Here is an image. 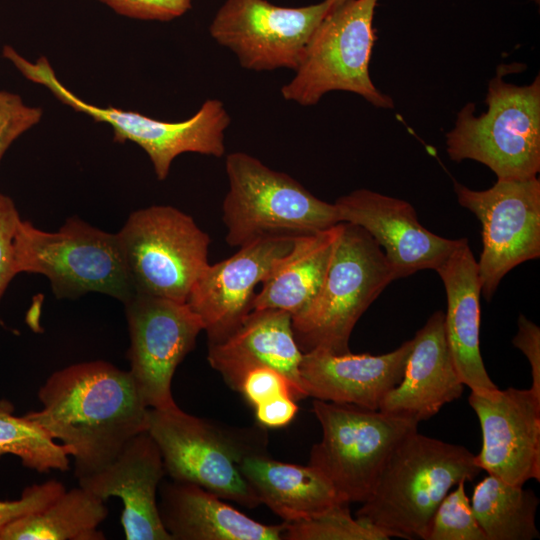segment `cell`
Returning a JSON list of instances; mask_svg holds the SVG:
<instances>
[{
  "mask_svg": "<svg viewBox=\"0 0 540 540\" xmlns=\"http://www.w3.org/2000/svg\"><path fill=\"white\" fill-rule=\"evenodd\" d=\"M42 408L24 416L60 441L79 480L110 462L147 431L149 409L129 371L94 360L51 374L38 391Z\"/></svg>",
  "mask_w": 540,
  "mask_h": 540,
  "instance_id": "cell-1",
  "label": "cell"
},
{
  "mask_svg": "<svg viewBox=\"0 0 540 540\" xmlns=\"http://www.w3.org/2000/svg\"><path fill=\"white\" fill-rule=\"evenodd\" d=\"M481 471L475 455L464 446L416 430L392 450L356 518L389 538L426 540L433 514L445 495Z\"/></svg>",
  "mask_w": 540,
  "mask_h": 540,
  "instance_id": "cell-2",
  "label": "cell"
},
{
  "mask_svg": "<svg viewBox=\"0 0 540 540\" xmlns=\"http://www.w3.org/2000/svg\"><path fill=\"white\" fill-rule=\"evenodd\" d=\"M395 280L377 242L363 228L341 222L330 263L312 302L292 317L302 353L350 352L351 333L372 302Z\"/></svg>",
  "mask_w": 540,
  "mask_h": 540,
  "instance_id": "cell-3",
  "label": "cell"
},
{
  "mask_svg": "<svg viewBox=\"0 0 540 540\" xmlns=\"http://www.w3.org/2000/svg\"><path fill=\"white\" fill-rule=\"evenodd\" d=\"M147 432L172 480L198 485L247 508L261 504L240 463L249 454L266 451L264 427H224L188 414L176 404L149 409Z\"/></svg>",
  "mask_w": 540,
  "mask_h": 540,
  "instance_id": "cell-4",
  "label": "cell"
},
{
  "mask_svg": "<svg viewBox=\"0 0 540 540\" xmlns=\"http://www.w3.org/2000/svg\"><path fill=\"white\" fill-rule=\"evenodd\" d=\"M505 66L488 83L486 112L475 115L474 103L458 112L446 151L453 161L484 164L497 179H527L540 171V77L511 84L503 78Z\"/></svg>",
  "mask_w": 540,
  "mask_h": 540,
  "instance_id": "cell-5",
  "label": "cell"
},
{
  "mask_svg": "<svg viewBox=\"0 0 540 540\" xmlns=\"http://www.w3.org/2000/svg\"><path fill=\"white\" fill-rule=\"evenodd\" d=\"M13 253L16 273L44 275L57 298L97 292L124 304L136 294L116 234L93 227L76 216L55 232L20 220Z\"/></svg>",
  "mask_w": 540,
  "mask_h": 540,
  "instance_id": "cell-6",
  "label": "cell"
},
{
  "mask_svg": "<svg viewBox=\"0 0 540 540\" xmlns=\"http://www.w3.org/2000/svg\"><path fill=\"white\" fill-rule=\"evenodd\" d=\"M228 191L222 203L226 242L241 247L257 239L313 234L341 223L337 209L290 175L244 152L227 155Z\"/></svg>",
  "mask_w": 540,
  "mask_h": 540,
  "instance_id": "cell-7",
  "label": "cell"
},
{
  "mask_svg": "<svg viewBox=\"0 0 540 540\" xmlns=\"http://www.w3.org/2000/svg\"><path fill=\"white\" fill-rule=\"evenodd\" d=\"M2 55L26 79L46 87L65 105L110 125L116 142L130 141L141 147L160 181L167 178L172 162L180 154L191 152L219 158L225 153V131L231 117L218 99L206 100L184 121H161L138 112L99 107L82 100L61 83L46 57L32 62L9 45L3 47Z\"/></svg>",
  "mask_w": 540,
  "mask_h": 540,
  "instance_id": "cell-8",
  "label": "cell"
},
{
  "mask_svg": "<svg viewBox=\"0 0 540 540\" xmlns=\"http://www.w3.org/2000/svg\"><path fill=\"white\" fill-rule=\"evenodd\" d=\"M377 2L339 0L332 7L312 35L295 76L281 88L286 101L311 106L331 91H346L377 108H394L369 73Z\"/></svg>",
  "mask_w": 540,
  "mask_h": 540,
  "instance_id": "cell-9",
  "label": "cell"
},
{
  "mask_svg": "<svg viewBox=\"0 0 540 540\" xmlns=\"http://www.w3.org/2000/svg\"><path fill=\"white\" fill-rule=\"evenodd\" d=\"M312 411L322 438L312 446L308 464L349 503L368 498L392 450L419 424L380 410L318 399Z\"/></svg>",
  "mask_w": 540,
  "mask_h": 540,
  "instance_id": "cell-10",
  "label": "cell"
},
{
  "mask_svg": "<svg viewBox=\"0 0 540 540\" xmlns=\"http://www.w3.org/2000/svg\"><path fill=\"white\" fill-rule=\"evenodd\" d=\"M136 292L186 302L210 264V237L181 210L153 205L132 212L116 233Z\"/></svg>",
  "mask_w": 540,
  "mask_h": 540,
  "instance_id": "cell-11",
  "label": "cell"
},
{
  "mask_svg": "<svg viewBox=\"0 0 540 540\" xmlns=\"http://www.w3.org/2000/svg\"><path fill=\"white\" fill-rule=\"evenodd\" d=\"M454 192L482 226L477 266L481 294L490 301L509 271L540 256V180L497 179L486 190L455 182Z\"/></svg>",
  "mask_w": 540,
  "mask_h": 540,
  "instance_id": "cell-12",
  "label": "cell"
},
{
  "mask_svg": "<svg viewBox=\"0 0 540 540\" xmlns=\"http://www.w3.org/2000/svg\"><path fill=\"white\" fill-rule=\"evenodd\" d=\"M338 1L281 7L267 0H225L209 32L245 69L295 71L315 30Z\"/></svg>",
  "mask_w": 540,
  "mask_h": 540,
  "instance_id": "cell-13",
  "label": "cell"
},
{
  "mask_svg": "<svg viewBox=\"0 0 540 540\" xmlns=\"http://www.w3.org/2000/svg\"><path fill=\"white\" fill-rule=\"evenodd\" d=\"M124 306L130 337L128 371L148 408H170L176 405L174 373L194 349L203 324L186 302L136 292Z\"/></svg>",
  "mask_w": 540,
  "mask_h": 540,
  "instance_id": "cell-14",
  "label": "cell"
},
{
  "mask_svg": "<svg viewBox=\"0 0 540 540\" xmlns=\"http://www.w3.org/2000/svg\"><path fill=\"white\" fill-rule=\"evenodd\" d=\"M468 402L482 431L479 468L512 485L540 481V396L530 388H496L471 391Z\"/></svg>",
  "mask_w": 540,
  "mask_h": 540,
  "instance_id": "cell-15",
  "label": "cell"
},
{
  "mask_svg": "<svg viewBox=\"0 0 540 540\" xmlns=\"http://www.w3.org/2000/svg\"><path fill=\"white\" fill-rule=\"evenodd\" d=\"M294 238L257 239L239 247L231 257L208 265L186 300L200 318L208 344L225 340L240 326L252 311L256 286L292 249Z\"/></svg>",
  "mask_w": 540,
  "mask_h": 540,
  "instance_id": "cell-16",
  "label": "cell"
},
{
  "mask_svg": "<svg viewBox=\"0 0 540 540\" xmlns=\"http://www.w3.org/2000/svg\"><path fill=\"white\" fill-rule=\"evenodd\" d=\"M340 222L363 228L377 242L395 280L420 270H436L462 242L425 228L405 200L368 189H357L334 203Z\"/></svg>",
  "mask_w": 540,
  "mask_h": 540,
  "instance_id": "cell-17",
  "label": "cell"
},
{
  "mask_svg": "<svg viewBox=\"0 0 540 540\" xmlns=\"http://www.w3.org/2000/svg\"><path fill=\"white\" fill-rule=\"evenodd\" d=\"M165 474L161 452L145 431L133 437L103 469L78 481L79 486L104 501L121 499V523L127 540H172L157 502V490Z\"/></svg>",
  "mask_w": 540,
  "mask_h": 540,
  "instance_id": "cell-18",
  "label": "cell"
},
{
  "mask_svg": "<svg viewBox=\"0 0 540 540\" xmlns=\"http://www.w3.org/2000/svg\"><path fill=\"white\" fill-rule=\"evenodd\" d=\"M412 345L410 339L381 355L305 352L300 362L303 387L318 400L379 410L387 393L401 381Z\"/></svg>",
  "mask_w": 540,
  "mask_h": 540,
  "instance_id": "cell-19",
  "label": "cell"
},
{
  "mask_svg": "<svg viewBox=\"0 0 540 540\" xmlns=\"http://www.w3.org/2000/svg\"><path fill=\"white\" fill-rule=\"evenodd\" d=\"M412 340L402 379L384 397L379 410L419 423L458 399L465 385L445 337L442 311L434 312Z\"/></svg>",
  "mask_w": 540,
  "mask_h": 540,
  "instance_id": "cell-20",
  "label": "cell"
},
{
  "mask_svg": "<svg viewBox=\"0 0 540 540\" xmlns=\"http://www.w3.org/2000/svg\"><path fill=\"white\" fill-rule=\"evenodd\" d=\"M208 346L209 364L237 392L249 369L268 366L306 393L300 376L303 353L294 337L292 315L287 311L252 310L230 336Z\"/></svg>",
  "mask_w": 540,
  "mask_h": 540,
  "instance_id": "cell-21",
  "label": "cell"
},
{
  "mask_svg": "<svg viewBox=\"0 0 540 540\" xmlns=\"http://www.w3.org/2000/svg\"><path fill=\"white\" fill-rule=\"evenodd\" d=\"M435 271L446 292L445 337L461 381L475 392L498 388L480 352L481 283L468 240L463 238Z\"/></svg>",
  "mask_w": 540,
  "mask_h": 540,
  "instance_id": "cell-22",
  "label": "cell"
},
{
  "mask_svg": "<svg viewBox=\"0 0 540 540\" xmlns=\"http://www.w3.org/2000/svg\"><path fill=\"white\" fill-rule=\"evenodd\" d=\"M158 508L172 540H282L283 523H259L192 483L162 484Z\"/></svg>",
  "mask_w": 540,
  "mask_h": 540,
  "instance_id": "cell-23",
  "label": "cell"
},
{
  "mask_svg": "<svg viewBox=\"0 0 540 540\" xmlns=\"http://www.w3.org/2000/svg\"><path fill=\"white\" fill-rule=\"evenodd\" d=\"M240 470L260 503L286 522L302 520L347 502L316 468L276 461L266 451L245 456Z\"/></svg>",
  "mask_w": 540,
  "mask_h": 540,
  "instance_id": "cell-24",
  "label": "cell"
},
{
  "mask_svg": "<svg viewBox=\"0 0 540 540\" xmlns=\"http://www.w3.org/2000/svg\"><path fill=\"white\" fill-rule=\"evenodd\" d=\"M339 224L313 234L296 236L292 249L274 264L261 283L252 310L280 309L292 317L302 312L322 286Z\"/></svg>",
  "mask_w": 540,
  "mask_h": 540,
  "instance_id": "cell-25",
  "label": "cell"
},
{
  "mask_svg": "<svg viewBox=\"0 0 540 540\" xmlns=\"http://www.w3.org/2000/svg\"><path fill=\"white\" fill-rule=\"evenodd\" d=\"M108 513L104 500L79 486L0 527V540H103L98 528Z\"/></svg>",
  "mask_w": 540,
  "mask_h": 540,
  "instance_id": "cell-26",
  "label": "cell"
},
{
  "mask_svg": "<svg viewBox=\"0 0 540 540\" xmlns=\"http://www.w3.org/2000/svg\"><path fill=\"white\" fill-rule=\"evenodd\" d=\"M470 503L486 540L539 538L536 526L539 498L532 490L488 474L474 487Z\"/></svg>",
  "mask_w": 540,
  "mask_h": 540,
  "instance_id": "cell-27",
  "label": "cell"
},
{
  "mask_svg": "<svg viewBox=\"0 0 540 540\" xmlns=\"http://www.w3.org/2000/svg\"><path fill=\"white\" fill-rule=\"evenodd\" d=\"M8 454L38 473L70 469V455L65 447L24 415L16 416L10 401L0 399V458Z\"/></svg>",
  "mask_w": 540,
  "mask_h": 540,
  "instance_id": "cell-28",
  "label": "cell"
},
{
  "mask_svg": "<svg viewBox=\"0 0 540 540\" xmlns=\"http://www.w3.org/2000/svg\"><path fill=\"white\" fill-rule=\"evenodd\" d=\"M348 502L336 504L311 517L283 522L282 540H388L374 525L353 518Z\"/></svg>",
  "mask_w": 540,
  "mask_h": 540,
  "instance_id": "cell-29",
  "label": "cell"
},
{
  "mask_svg": "<svg viewBox=\"0 0 540 540\" xmlns=\"http://www.w3.org/2000/svg\"><path fill=\"white\" fill-rule=\"evenodd\" d=\"M464 481L448 492L436 508L426 540H486L465 492Z\"/></svg>",
  "mask_w": 540,
  "mask_h": 540,
  "instance_id": "cell-30",
  "label": "cell"
},
{
  "mask_svg": "<svg viewBox=\"0 0 540 540\" xmlns=\"http://www.w3.org/2000/svg\"><path fill=\"white\" fill-rule=\"evenodd\" d=\"M238 392L252 407L281 395L290 396L296 401L308 397L284 374L268 366L249 369L241 380Z\"/></svg>",
  "mask_w": 540,
  "mask_h": 540,
  "instance_id": "cell-31",
  "label": "cell"
},
{
  "mask_svg": "<svg viewBox=\"0 0 540 540\" xmlns=\"http://www.w3.org/2000/svg\"><path fill=\"white\" fill-rule=\"evenodd\" d=\"M40 107L28 106L15 93L0 91V160L9 146L42 118Z\"/></svg>",
  "mask_w": 540,
  "mask_h": 540,
  "instance_id": "cell-32",
  "label": "cell"
},
{
  "mask_svg": "<svg viewBox=\"0 0 540 540\" xmlns=\"http://www.w3.org/2000/svg\"><path fill=\"white\" fill-rule=\"evenodd\" d=\"M64 485L56 479L26 487L21 497L12 501H0V527L38 512L65 491Z\"/></svg>",
  "mask_w": 540,
  "mask_h": 540,
  "instance_id": "cell-33",
  "label": "cell"
},
{
  "mask_svg": "<svg viewBox=\"0 0 540 540\" xmlns=\"http://www.w3.org/2000/svg\"><path fill=\"white\" fill-rule=\"evenodd\" d=\"M115 12L134 19L170 21L191 8V0H100Z\"/></svg>",
  "mask_w": 540,
  "mask_h": 540,
  "instance_id": "cell-34",
  "label": "cell"
},
{
  "mask_svg": "<svg viewBox=\"0 0 540 540\" xmlns=\"http://www.w3.org/2000/svg\"><path fill=\"white\" fill-rule=\"evenodd\" d=\"M21 220L13 200L0 193V300L15 275L13 239Z\"/></svg>",
  "mask_w": 540,
  "mask_h": 540,
  "instance_id": "cell-35",
  "label": "cell"
},
{
  "mask_svg": "<svg viewBox=\"0 0 540 540\" xmlns=\"http://www.w3.org/2000/svg\"><path fill=\"white\" fill-rule=\"evenodd\" d=\"M512 344L527 358L532 375L530 389L540 396V328L523 314L518 318V331Z\"/></svg>",
  "mask_w": 540,
  "mask_h": 540,
  "instance_id": "cell-36",
  "label": "cell"
},
{
  "mask_svg": "<svg viewBox=\"0 0 540 540\" xmlns=\"http://www.w3.org/2000/svg\"><path fill=\"white\" fill-rule=\"evenodd\" d=\"M253 408L259 425L268 428L288 425L298 412L296 400L285 395L265 400Z\"/></svg>",
  "mask_w": 540,
  "mask_h": 540,
  "instance_id": "cell-37",
  "label": "cell"
},
{
  "mask_svg": "<svg viewBox=\"0 0 540 540\" xmlns=\"http://www.w3.org/2000/svg\"><path fill=\"white\" fill-rule=\"evenodd\" d=\"M533 1L536 2V3H539L540 0H533Z\"/></svg>",
  "mask_w": 540,
  "mask_h": 540,
  "instance_id": "cell-38",
  "label": "cell"
}]
</instances>
